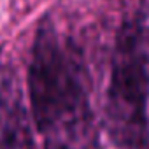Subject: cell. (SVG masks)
<instances>
[{
	"mask_svg": "<svg viewBox=\"0 0 149 149\" xmlns=\"http://www.w3.org/2000/svg\"><path fill=\"white\" fill-rule=\"evenodd\" d=\"M0 149H32L21 90L11 72L0 76Z\"/></svg>",
	"mask_w": 149,
	"mask_h": 149,
	"instance_id": "3957f363",
	"label": "cell"
},
{
	"mask_svg": "<svg viewBox=\"0 0 149 149\" xmlns=\"http://www.w3.org/2000/svg\"><path fill=\"white\" fill-rule=\"evenodd\" d=\"M149 76L135 30L125 19L114 47L105 104V128L118 149H149L146 104Z\"/></svg>",
	"mask_w": 149,
	"mask_h": 149,
	"instance_id": "7a4b0ae2",
	"label": "cell"
},
{
	"mask_svg": "<svg viewBox=\"0 0 149 149\" xmlns=\"http://www.w3.org/2000/svg\"><path fill=\"white\" fill-rule=\"evenodd\" d=\"M32 118L46 149H77L86 139L91 109L86 72L72 44L40 25L28 67Z\"/></svg>",
	"mask_w": 149,
	"mask_h": 149,
	"instance_id": "6da1fadb",
	"label": "cell"
},
{
	"mask_svg": "<svg viewBox=\"0 0 149 149\" xmlns=\"http://www.w3.org/2000/svg\"><path fill=\"white\" fill-rule=\"evenodd\" d=\"M83 149H102V147H100V146H98L95 140H91L88 146H83Z\"/></svg>",
	"mask_w": 149,
	"mask_h": 149,
	"instance_id": "277c9868",
	"label": "cell"
}]
</instances>
